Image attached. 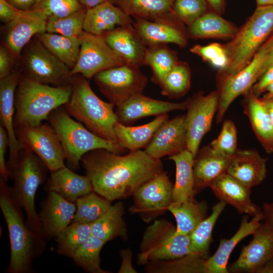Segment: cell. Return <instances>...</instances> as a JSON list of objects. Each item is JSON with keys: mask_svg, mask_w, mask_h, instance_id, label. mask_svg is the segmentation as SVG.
Here are the masks:
<instances>
[{"mask_svg": "<svg viewBox=\"0 0 273 273\" xmlns=\"http://www.w3.org/2000/svg\"><path fill=\"white\" fill-rule=\"evenodd\" d=\"M94 191L110 202L126 199L162 171L160 159L141 150L121 155L104 149L89 151L81 159Z\"/></svg>", "mask_w": 273, "mask_h": 273, "instance_id": "obj_1", "label": "cell"}, {"mask_svg": "<svg viewBox=\"0 0 273 273\" xmlns=\"http://www.w3.org/2000/svg\"><path fill=\"white\" fill-rule=\"evenodd\" d=\"M0 208L7 225L10 242V260L7 271L9 273L31 272L33 260L45 248V239L29 226L12 188L2 176Z\"/></svg>", "mask_w": 273, "mask_h": 273, "instance_id": "obj_2", "label": "cell"}, {"mask_svg": "<svg viewBox=\"0 0 273 273\" xmlns=\"http://www.w3.org/2000/svg\"><path fill=\"white\" fill-rule=\"evenodd\" d=\"M71 94V85L52 86L21 75L15 93V128L41 124L68 102Z\"/></svg>", "mask_w": 273, "mask_h": 273, "instance_id": "obj_3", "label": "cell"}, {"mask_svg": "<svg viewBox=\"0 0 273 273\" xmlns=\"http://www.w3.org/2000/svg\"><path fill=\"white\" fill-rule=\"evenodd\" d=\"M71 86L70 98L63 105L67 113L98 136L118 143L114 131L115 105L99 98L81 75L72 76Z\"/></svg>", "mask_w": 273, "mask_h": 273, "instance_id": "obj_4", "label": "cell"}, {"mask_svg": "<svg viewBox=\"0 0 273 273\" xmlns=\"http://www.w3.org/2000/svg\"><path fill=\"white\" fill-rule=\"evenodd\" d=\"M47 120L60 141L66 160L74 170L78 169L82 156L89 151L104 149L121 154L127 151L118 143L98 136L84 127L81 122L73 119L64 106L53 110Z\"/></svg>", "mask_w": 273, "mask_h": 273, "instance_id": "obj_5", "label": "cell"}, {"mask_svg": "<svg viewBox=\"0 0 273 273\" xmlns=\"http://www.w3.org/2000/svg\"><path fill=\"white\" fill-rule=\"evenodd\" d=\"M273 31V5L257 6L235 35L224 44L228 64L224 71L235 74L252 60Z\"/></svg>", "mask_w": 273, "mask_h": 273, "instance_id": "obj_6", "label": "cell"}, {"mask_svg": "<svg viewBox=\"0 0 273 273\" xmlns=\"http://www.w3.org/2000/svg\"><path fill=\"white\" fill-rule=\"evenodd\" d=\"M47 169L37 156L23 149L16 165L10 172V178L14 180L12 191L26 214L27 222L31 230L42 237L39 216L35 206V198L38 187L46 179Z\"/></svg>", "mask_w": 273, "mask_h": 273, "instance_id": "obj_7", "label": "cell"}, {"mask_svg": "<svg viewBox=\"0 0 273 273\" xmlns=\"http://www.w3.org/2000/svg\"><path fill=\"white\" fill-rule=\"evenodd\" d=\"M193 252L190 235L178 234L176 226L166 219L156 220L144 232L138 263L170 260Z\"/></svg>", "mask_w": 273, "mask_h": 273, "instance_id": "obj_8", "label": "cell"}, {"mask_svg": "<svg viewBox=\"0 0 273 273\" xmlns=\"http://www.w3.org/2000/svg\"><path fill=\"white\" fill-rule=\"evenodd\" d=\"M94 78L101 93L115 106L143 93L148 81L140 67L127 64L103 71Z\"/></svg>", "mask_w": 273, "mask_h": 273, "instance_id": "obj_9", "label": "cell"}, {"mask_svg": "<svg viewBox=\"0 0 273 273\" xmlns=\"http://www.w3.org/2000/svg\"><path fill=\"white\" fill-rule=\"evenodd\" d=\"M25 74L43 84L55 86L71 85V70L37 39L29 43L23 57Z\"/></svg>", "mask_w": 273, "mask_h": 273, "instance_id": "obj_10", "label": "cell"}, {"mask_svg": "<svg viewBox=\"0 0 273 273\" xmlns=\"http://www.w3.org/2000/svg\"><path fill=\"white\" fill-rule=\"evenodd\" d=\"M79 38L80 52L75 66L70 71L71 76L80 74L88 79L103 71L127 64L102 35L83 31Z\"/></svg>", "mask_w": 273, "mask_h": 273, "instance_id": "obj_11", "label": "cell"}, {"mask_svg": "<svg viewBox=\"0 0 273 273\" xmlns=\"http://www.w3.org/2000/svg\"><path fill=\"white\" fill-rule=\"evenodd\" d=\"M263 55L258 50L250 63L235 74L218 71L216 75L218 104L216 122L222 120L230 106L239 96L249 91L262 75Z\"/></svg>", "mask_w": 273, "mask_h": 273, "instance_id": "obj_12", "label": "cell"}, {"mask_svg": "<svg viewBox=\"0 0 273 273\" xmlns=\"http://www.w3.org/2000/svg\"><path fill=\"white\" fill-rule=\"evenodd\" d=\"M23 149L32 151L51 172L65 166V155L60 141L50 124L15 128Z\"/></svg>", "mask_w": 273, "mask_h": 273, "instance_id": "obj_13", "label": "cell"}, {"mask_svg": "<svg viewBox=\"0 0 273 273\" xmlns=\"http://www.w3.org/2000/svg\"><path fill=\"white\" fill-rule=\"evenodd\" d=\"M187 110L185 125L187 135V149L195 157L204 136L210 130L218 104L217 90L205 95L202 91L184 101Z\"/></svg>", "mask_w": 273, "mask_h": 273, "instance_id": "obj_14", "label": "cell"}, {"mask_svg": "<svg viewBox=\"0 0 273 273\" xmlns=\"http://www.w3.org/2000/svg\"><path fill=\"white\" fill-rule=\"evenodd\" d=\"M173 186L166 172L162 171L134 192L129 211L145 222L151 221L168 210L172 201Z\"/></svg>", "mask_w": 273, "mask_h": 273, "instance_id": "obj_15", "label": "cell"}, {"mask_svg": "<svg viewBox=\"0 0 273 273\" xmlns=\"http://www.w3.org/2000/svg\"><path fill=\"white\" fill-rule=\"evenodd\" d=\"M132 25L148 47L167 43L185 47L188 42L187 28L171 11L153 21L135 19Z\"/></svg>", "mask_w": 273, "mask_h": 273, "instance_id": "obj_16", "label": "cell"}, {"mask_svg": "<svg viewBox=\"0 0 273 273\" xmlns=\"http://www.w3.org/2000/svg\"><path fill=\"white\" fill-rule=\"evenodd\" d=\"M252 236L249 243L243 246L238 258L228 265L229 272L257 273L273 258V227L261 222Z\"/></svg>", "mask_w": 273, "mask_h": 273, "instance_id": "obj_17", "label": "cell"}, {"mask_svg": "<svg viewBox=\"0 0 273 273\" xmlns=\"http://www.w3.org/2000/svg\"><path fill=\"white\" fill-rule=\"evenodd\" d=\"M21 75L20 71L13 70L9 75L0 79L1 125L6 130L9 140L10 155L7 166L10 172L23 149L17 138L14 125L15 93Z\"/></svg>", "mask_w": 273, "mask_h": 273, "instance_id": "obj_18", "label": "cell"}, {"mask_svg": "<svg viewBox=\"0 0 273 273\" xmlns=\"http://www.w3.org/2000/svg\"><path fill=\"white\" fill-rule=\"evenodd\" d=\"M187 147L185 115H180L164 121L144 151L151 157L160 159L165 156L177 154Z\"/></svg>", "mask_w": 273, "mask_h": 273, "instance_id": "obj_19", "label": "cell"}, {"mask_svg": "<svg viewBox=\"0 0 273 273\" xmlns=\"http://www.w3.org/2000/svg\"><path fill=\"white\" fill-rule=\"evenodd\" d=\"M48 17L39 10L21 11L19 15L7 23L6 45L15 57L34 36L47 32Z\"/></svg>", "mask_w": 273, "mask_h": 273, "instance_id": "obj_20", "label": "cell"}, {"mask_svg": "<svg viewBox=\"0 0 273 273\" xmlns=\"http://www.w3.org/2000/svg\"><path fill=\"white\" fill-rule=\"evenodd\" d=\"M184 110H186L185 102L164 101L150 98L142 93L117 106L115 113L118 122L130 125L144 117L157 116L172 111Z\"/></svg>", "mask_w": 273, "mask_h": 273, "instance_id": "obj_21", "label": "cell"}, {"mask_svg": "<svg viewBox=\"0 0 273 273\" xmlns=\"http://www.w3.org/2000/svg\"><path fill=\"white\" fill-rule=\"evenodd\" d=\"M76 209L70 202L54 192H49L39 214L42 235L46 239L56 238L70 224Z\"/></svg>", "mask_w": 273, "mask_h": 273, "instance_id": "obj_22", "label": "cell"}, {"mask_svg": "<svg viewBox=\"0 0 273 273\" xmlns=\"http://www.w3.org/2000/svg\"><path fill=\"white\" fill-rule=\"evenodd\" d=\"M219 200L233 207L239 214L254 216L261 211L251 199V188L246 187L227 173L214 180L209 186Z\"/></svg>", "mask_w": 273, "mask_h": 273, "instance_id": "obj_23", "label": "cell"}, {"mask_svg": "<svg viewBox=\"0 0 273 273\" xmlns=\"http://www.w3.org/2000/svg\"><path fill=\"white\" fill-rule=\"evenodd\" d=\"M102 36L127 64L138 67L145 65L148 47L138 35L132 24L117 27Z\"/></svg>", "mask_w": 273, "mask_h": 273, "instance_id": "obj_24", "label": "cell"}, {"mask_svg": "<svg viewBox=\"0 0 273 273\" xmlns=\"http://www.w3.org/2000/svg\"><path fill=\"white\" fill-rule=\"evenodd\" d=\"M232 156L218 152L210 145L199 149L193 164L195 195L209 187L217 177L226 173Z\"/></svg>", "mask_w": 273, "mask_h": 273, "instance_id": "obj_25", "label": "cell"}, {"mask_svg": "<svg viewBox=\"0 0 273 273\" xmlns=\"http://www.w3.org/2000/svg\"><path fill=\"white\" fill-rule=\"evenodd\" d=\"M267 159L255 150H238L232 156L226 173L252 188L261 184L267 175Z\"/></svg>", "mask_w": 273, "mask_h": 273, "instance_id": "obj_26", "label": "cell"}, {"mask_svg": "<svg viewBox=\"0 0 273 273\" xmlns=\"http://www.w3.org/2000/svg\"><path fill=\"white\" fill-rule=\"evenodd\" d=\"M247 215L243 217L240 225L230 239H221L215 253L205 261L206 273H229L228 263L229 257L237 245L245 238L252 235L263 220L262 211L249 221Z\"/></svg>", "mask_w": 273, "mask_h": 273, "instance_id": "obj_27", "label": "cell"}, {"mask_svg": "<svg viewBox=\"0 0 273 273\" xmlns=\"http://www.w3.org/2000/svg\"><path fill=\"white\" fill-rule=\"evenodd\" d=\"M132 18L109 1L86 10L83 30L88 33L102 35L117 27L131 24Z\"/></svg>", "mask_w": 273, "mask_h": 273, "instance_id": "obj_28", "label": "cell"}, {"mask_svg": "<svg viewBox=\"0 0 273 273\" xmlns=\"http://www.w3.org/2000/svg\"><path fill=\"white\" fill-rule=\"evenodd\" d=\"M242 105L258 141L267 153H273V124L260 98L251 88L244 95Z\"/></svg>", "mask_w": 273, "mask_h": 273, "instance_id": "obj_29", "label": "cell"}, {"mask_svg": "<svg viewBox=\"0 0 273 273\" xmlns=\"http://www.w3.org/2000/svg\"><path fill=\"white\" fill-rule=\"evenodd\" d=\"M46 187L48 192H56L73 203L94 191L91 180L86 175H79L66 166L51 172Z\"/></svg>", "mask_w": 273, "mask_h": 273, "instance_id": "obj_30", "label": "cell"}, {"mask_svg": "<svg viewBox=\"0 0 273 273\" xmlns=\"http://www.w3.org/2000/svg\"><path fill=\"white\" fill-rule=\"evenodd\" d=\"M168 119V114L164 113L156 116L150 122L140 126L126 125L116 122L114 125V131L117 142L129 151L145 148L158 128Z\"/></svg>", "mask_w": 273, "mask_h": 273, "instance_id": "obj_31", "label": "cell"}, {"mask_svg": "<svg viewBox=\"0 0 273 273\" xmlns=\"http://www.w3.org/2000/svg\"><path fill=\"white\" fill-rule=\"evenodd\" d=\"M238 28L214 11L207 12L188 26L187 32L189 38H214L230 40Z\"/></svg>", "mask_w": 273, "mask_h": 273, "instance_id": "obj_32", "label": "cell"}, {"mask_svg": "<svg viewBox=\"0 0 273 273\" xmlns=\"http://www.w3.org/2000/svg\"><path fill=\"white\" fill-rule=\"evenodd\" d=\"M175 165V179L173 186L172 201L179 202L194 199V180L193 164L194 157L186 149L180 153L169 156Z\"/></svg>", "mask_w": 273, "mask_h": 273, "instance_id": "obj_33", "label": "cell"}, {"mask_svg": "<svg viewBox=\"0 0 273 273\" xmlns=\"http://www.w3.org/2000/svg\"><path fill=\"white\" fill-rule=\"evenodd\" d=\"M124 207L121 202L112 205L100 217L91 223V235L104 242L119 237L127 239V230L123 218Z\"/></svg>", "mask_w": 273, "mask_h": 273, "instance_id": "obj_34", "label": "cell"}, {"mask_svg": "<svg viewBox=\"0 0 273 273\" xmlns=\"http://www.w3.org/2000/svg\"><path fill=\"white\" fill-rule=\"evenodd\" d=\"M168 210L175 218L176 233L190 235L207 216L208 205L205 201L198 202L194 199L179 202H172Z\"/></svg>", "mask_w": 273, "mask_h": 273, "instance_id": "obj_35", "label": "cell"}, {"mask_svg": "<svg viewBox=\"0 0 273 273\" xmlns=\"http://www.w3.org/2000/svg\"><path fill=\"white\" fill-rule=\"evenodd\" d=\"M36 37L52 54L70 70L73 68L80 52V41L79 38L67 37L48 32L37 34Z\"/></svg>", "mask_w": 273, "mask_h": 273, "instance_id": "obj_36", "label": "cell"}, {"mask_svg": "<svg viewBox=\"0 0 273 273\" xmlns=\"http://www.w3.org/2000/svg\"><path fill=\"white\" fill-rule=\"evenodd\" d=\"M126 15L153 21L170 12L174 0H108Z\"/></svg>", "mask_w": 273, "mask_h": 273, "instance_id": "obj_37", "label": "cell"}, {"mask_svg": "<svg viewBox=\"0 0 273 273\" xmlns=\"http://www.w3.org/2000/svg\"><path fill=\"white\" fill-rule=\"evenodd\" d=\"M206 258L192 253L175 259L150 262L146 265L148 273H206Z\"/></svg>", "mask_w": 273, "mask_h": 273, "instance_id": "obj_38", "label": "cell"}, {"mask_svg": "<svg viewBox=\"0 0 273 273\" xmlns=\"http://www.w3.org/2000/svg\"><path fill=\"white\" fill-rule=\"evenodd\" d=\"M178 61L177 53L166 45L148 47L145 65L152 70L151 81L160 85L164 77Z\"/></svg>", "mask_w": 273, "mask_h": 273, "instance_id": "obj_39", "label": "cell"}, {"mask_svg": "<svg viewBox=\"0 0 273 273\" xmlns=\"http://www.w3.org/2000/svg\"><path fill=\"white\" fill-rule=\"evenodd\" d=\"M226 204V203L221 201L216 203L212 208L211 214L201 221L190 234L191 247L194 253L206 259L209 257L212 232Z\"/></svg>", "mask_w": 273, "mask_h": 273, "instance_id": "obj_40", "label": "cell"}, {"mask_svg": "<svg viewBox=\"0 0 273 273\" xmlns=\"http://www.w3.org/2000/svg\"><path fill=\"white\" fill-rule=\"evenodd\" d=\"M191 78L189 65L178 61L160 84L161 94L170 99L184 97L190 88Z\"/></svg>", "mask_w": 273, "mask_h": 273, "instance_id": "obj_41", "label": "cell"}, {"mask_svg": "<svg viewBox=\"0 0 273 273\" xmlns=\"http://www.w3.org/2000/svg\"><path fill=\"white\" fill-rule=\"evenodd\" d=\"M90 223L72 222L56 238L57 251L71 257L91 236Z\"/></svg>", "mask_w": 273, "mask_h": 273, "instance_id": "obj_42", "label": "cell"}, {"mask_svg": "<svg viewBox=\"0 0 273 273\" xmlns=\"http://www.w3.org/2000/svg\"><path fill=\"white\" fill-rule=\"evenodd\" d=\"M75 204L76 209L72 222L90 224L104 214L112 205L111 202L94 191L78 198Z\"/></svg>", "mask_w": 273, "mask_h": 273, "instance_id": "obj_43", "label": "cell"}, {"mask_svg": "<svg viewBox=\"0 0 273 273\" xmlns=\"http://www.w3.org/2000/svg\"><path fill=\"white\" fill-rule=\"evenodd\" d=\"M105 242L90 236L75 252L71 258L84 271L90 273H109L101 267L100 252Z\"/></svg>", "mask_w": 273, "mask_h": 273, "instance_id": "obj_44", "label": "cell"}, {"mask_svg": "<svg viewBox=\"0 0 273 273\" xmlns=\"http://www.w3.org/2000/svg\"><path fill=\"white\" fill-rule=\"evenodd\" d=\"M86 11V9L84 8L66 16L49 17L47 24V32L79 38L84 31Z\"/></svg>", "mask_w": 273, "mask_h": 273, "instance_id": "obj_45", "label": "cell"}, {"mask_svg": "<svg viewBox=\"0 0 273 273\" xmlns=\"http://www.w3.org/2000/svg\"><path fill=\"white\" fill-rule=\"evenodd\" d=\"M206 0H174L171 13L187 26L208 12Z\"/></svg>", "mask_w": 273, "mask_h": 273, "instance_id": "obj_46", "label": "cell"}, {"mask_svg": "<svg viewBox=\"0 0 273 273\" xmlns=\"http://www.w3.org/2000/svg\"><path fill=\"white\" fill-rule=\"evenodd\" d=\"M190 51L217 68L218 71L224 70L228 66V58L224 44L218 43L206 46L196 44L190 48Z\"/></svg>", "mask_w": 273, "mask_h": 273, "instance_id": "obj_47", "label": "cell"}, {"mask_svg": "<svg viewBox=\"0 0 273 273\" xmlns=\"http://www.w3.org/2000/svg\"><path fill=\"white\" fill-rule=\"evenodd\" d=\"M82 8L78 0H37L32 9L40 11L49 18L66 16Z\"/></svg>", "mask_w": 273, "mask_h": 273, "instance_id": "obj_48", "label": "cell"}, {"mask_svg": "<svg viewBox=\"0 0 273 273\" xmlns=\"http://www.w3.org/2000/svg\"><path fill=\"white\" fill-rule=\"evenodd\" d=\"M209 145L218 152L233 156L238 150L237 132L234 123L231 120H225L219 135Z\"/></svg>", "mask_w": 273, "mask_h": 273, "instance_id": "obj_49", "label": "cell"}, {"mask_svg": "<svg viewBox=\"0 0 273 273\" xmlns=\"http://www.w3.org/2000/svg\"><path fill=\"white\" fill-rule=\"evenodd\" d=\"M15 56L6 44L0 47V79L6 77L13 70Z\"/></svg>", "mask_w": 273, "mask_h": 273, "instance_id": "obj_50", "label": "cell"}, {"mask_svg": "<svg viewBox=\"0 0 273 273\" xmlns=\"http://www.w3.org/2000/svg\"><path fill=\"white\" fill-rule=\"evenodd\" d=\"M9 146V140L5 128L0 125V172L1 176L6 180L10 178V172L7 166L5 154Z\"/></svg>", "mask_w": 273, "mask_h": 273, "instance_id": "obj_51", "label": "cell"}, {"mask_svg": "<svg viewBox=\"0 0 273 273\" xmlns=\"http://www.w3.org/2000/svg\"><path fill=\"white\" fill-rule=\"evenodd\" d=\"M259 50L263 55L262 71L263 74L273 65V31Z\"/></svg>", "mask_w": 273, "mask_h": 273, "instance_id": "obj_52", "label": "cell"}, {"mask_svg": "<svg viewBox=\"0 0 273 273\" xmlns=\"http://www.w3.org/2000/svg\"><path fill=\"white\" fill-rule=\"evenodd\" d=\"M273 82V65L270 66L261 75L252 87L253 93L259 96L265 92L266 88Z\"/></svg>", "mask_w": 273, "mask_h": 273, "instance_id": "obj_53", "label": "cell"}, {"mask_svg": "<svg viewBox=\"0 0 273 273\" xmlns=\"http://www.w3.org/2000/svg\"><path fill=\"white\" fill-rule=\"evenodd\" d=\"M19 10L11 5L7 0H0V19L6 23L14 20L20 13Z\"/></svg>", "mask_w": 273, "mask_h": 273, "instance_id": "obj_54", "label": "cell"}, {"mask_svg": "<svg viewBox=\"0 0 273 273\" xmlns=\"http://www.w3.org/2000/svg\"><path fill=\"white\" fill-rule=\"evenodd\" d=\"M121 264L118 270L119 273H136L132 264V251L129 248L122 250L120 252Z\"/></svg>", "mask_w": 273, "mask_h": 273, "instance_id": "obj_55", "label": "cell"}, {"mask_svg": "<svg viewBox=\"0 0 273 273\" xmlns=\"http://www.w3.org/2000/svg\"><path fill=\"white\" fill-rule=\"evenodd\" d=\"M13 7L21 11L32 10L37 0H7Z\"/></svg>", "mask_w": 273, "mask_h": 273, "instance_id": "obj_56", "label": "cell"}, {"mask_svg": "<svg viewBox=\"0 0 273 273\" xmlns=\"http://www.w3.org/2000/svg\"><path fill=\"white\" fill-rule=\"evenodd\" d=\"M261 211L263 222L273 227V201L263 203Z\"/></svg>", "mask_w": 273, "mask_h": 273, "instance_id": "obj_57", "label": "cell"}, {"mask_svg": "<svg viewBox=\"0 0 273 273\" xmlns=\"http://www.w3.org/2000/svg\"><path fill=\"white\" fill-rule=\"evenodd\" d=\"M260 100L273 124V95L267 93Z\"/></svg>", "mask_w": 273, "mask_h": 273, "instance_id": "obj_58", "label": "cell"}, {"mask_svg": "<svg viewBox=\"0 0 273 273\" xmlns=\"http://www.w3.org/2000/svg\"><path fill=\"white\" fill-rule=\"evenodd\" d=\"M211 9L214 12L220 14L224 8V0H206Z\"/></svg>", "mask_w": 273, "mask_h": 273, "instance_id": "obj_59", "label": "cell"}, {"mask_svg": "<svg viewBox=\"0 0 273 273\" xmlns=\"http://www.w3.org/2000/svg\"><path fill=\"white\" fill-rule=\"evenodd\" d=\"M108 0H78L81 5L86 10L92 9Z\"/></svg>", "mask_w": 273, "mask_h": 273, "instance_id": "obj_60", "label": "cell"}, {"mask_svg": "<svg viewBox=\"0 0 273 273\" xmlns=\"http://www.w3.org/2000/svg\"><path fill=\"white\" fill-rule=\"evenodd\" d=\"M257 273H273V258L265 263Z\"/></svg>", "mask_w": 273, "mask_h": 273, "instance_id": "obj_61", "label": "cell"}, {"mask_svg": "<svg viewBox=\"0 0 273 273\" xmlns=\"http://www.w3.org/2000/svg\"><path fill=\"white\" fill-rule=\"evenodd\" d=\"M257 6L273 5V0H256Z\"/></svg>", "mask_w": 273, "mask_h": 273, "instance_id": "obj_62", "label": "cell"}, {"mask_svg": "<svg viewBox=\"0 0 273 273\" xmlns=\"http://www.w3.org/2000/svg\"><path fill=\"white\" fill-rule=\"evenodd\" d=\"M265 92H267L270 94L273 95V82L271 83L265 89Z\"/></svg>", "mask_w": 273, "mask_h": 273, "instance_id": "obj_63", "label": "cell"}]
</instances>
